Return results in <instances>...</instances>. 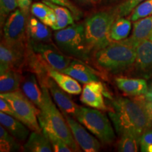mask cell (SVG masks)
<instances>
[{
  "label": "cell",
  "mask_w": 152,
  "mask_h": 152,
  "mask_svg": "<svg viewBox=\"0 0 152 152\" xmlns=\"http://www.w3.org/2000/svg\"><path fill=\"white\" fill-rule=\"evenodd\" d=\"M109 116L118 135L130 132L141 137L152 127L145 108L140 99L118 97L112 100Z\"/></svg>",
  "instance_id": "cell-1"
},
{
  "label": "cell",
  "mask_w": 152,
  "mask_h": 152,
  "mask_svg": "<svg viewBox=\"0 0 152 152\" xmlns=\"http://www.w3.org/2000/svg\"><path fill=\"white\" fill-rule=\"evenodd\" d=\"M43 91V102L39 108L38 121L42 130L50 131L60 138L71 148L73 151H79L78 144L75 142L71 128L66 120L60 113L52 102L49 89L46 85H41Z\"/></svg>",
  "instance_id": "cell-2"
},
{
  "label": "cell",
  "mask_w": 152,
  "mask_h": 152,
  "mask_svg": "<svg viewBox=\"0 0 152 152\" xmlns=\"http://www.w3.org/2000/svg\"><path fill=\"white\" fill-rule=\"evenodd\" d=\"M96 64L104 71L116 74L130 69L136 59V47L121 41H113L95 52Z\"/></svg>",
  "instance_id": "cell-3"
},
{
  "label": "cell",
  "mask_w": 152,
  "mask_h": 152,
  "mask_svg": "<svg viewBox=\"0 0 152 152\" xmlns=\"http://www.w3.org/2000/svg\"><path fill=\"white\" fill-rule=\"evenodd\" d=\"M118 18L115 11H102L89 17L85 23V34L90 52H97L112 42L111 30Z\"/></svg>",
  "instance_id": "cell-4"
},
{
  "label": "cell",
  "mask_w": 152,
  "mask_h": 152,
  "mask_svg": "<svg viewBox=\"0 0 152 152\" xmlns=\"http://www.w3.org/2000/svg\"><path fill=\"white\" fill-rule=\"evenodd\" d=\"M54 38L57 47L65 54L83 61L89 59L90 52L85 39L84 24H72L56 30Z\"/></svg>",
  "instance_id": "cell-5"
},
{
  "label": "cell",
  "mask_w": 152,
  "mask_h": 152,
  "mask_svg": "<svg viewBox=\"0 0 152 152\" xmlns=\"http://www.w3.org/2000/svg\"><path fill=\"white\" fill-rule=\"evenodd\" d=\"M75 118L102 143L110 144L115 140V133L110 121L99 109L80 106Z\"/></svg>",
  "instance_id": "cell-6"
},
{
  "label": "cell",
  "mask_w": 152,
  "mask_h": 152,
  "mask_svg": "<svg viewBox=\"0 0 152 152\" xmlns=\"http://www.w3.org/2000/svg\"><path fill=\"white\" fill-rule=\"evenodd\" d=\"M0 97L5 99L12 106L16 118L21 121L30 130L35 132H42L38 121V115L40 109L27 97L23 92H14L0 94Z\"/></svg>",
  "instance_id": "cell-7"
},
{
  "label": "cell",
  "mask_w": 152,
  "mask_h": 152,
  "mask_svg": "<svg viewBox=\"0 0 152 152\" xmlns=\"http://www.w3.org/2000/svg\"><path fill=\"white\" fill-rule=\"evenodd\" d=\"M27 16L21 9H16L4 24V41L10 47L24 48L27 35Z\"/></svg>",
  "instance_id": "cell-8"
},
{
  "label": "cell",
  "mask_w": 152,
  "mask_h": 152,
  "mask_svg": "<svg viewBox=\"0 0 152 152\" xmlns=\"http://www.w3.org/2000/svg\"><path fill=\"white\" fill-rule=\"evenodd\" d=\"M30 48L49 67L61 72L73 61L72 57L63 53L52 43L35 42L30 40Z\"/></svg>",
  "instance_id": "cell-9"
},
{
  "label": "cell",
  "mask_w": 152,
  "mask_h": 152,
  "mask_svg": "<svg viewBox=\"0 0 152 152\" xmlns=\"http://www.w3.org/2000/svg\"><path fill=\"white\" fill-rule=\"evenodd\" d=\"M75 142L85 152H96L100 150V142L85 130L81 123L76 121L72 116L64 115Z\"/></svg>",
  "instance_id": "cell-10"
},
{
  "label": "cell",
  "mask_w": 152,
  "mask_h": 152,
  "mask_svg": "<svg viewBox=\"0 0 152 152\" xmlns=\"http://www.w3.org/2000/svg\"><path fill=\"white\" fill-rule=\"evenodd\" d=\"M104 96L109 97L105 92L103 84L99 81H94L85 84L83 87L80 101L85 105L94 109L106 111L107 106L104 102Z\"/></svg>",
  "instance_id": "cell-11"
},
{
  "label": "cell",
  "mask_w": 152,
  "mask_h": 152,
  "mask_svg": "<svg viewBox=\"0 0 152 152\" xmlns=\"http://www.w3.org/2000/svg\"><path fill=\"white\" fill-rule=\"evenodd\" d=\"M45 85L49 89L55 103L64 115L75 118L80 106L72 100L71 96L68 95L69 94L63 90L50 76L47 80Z\"/></svg>",
  "instance_id": "cell-12"
},
{
  "label": "cell",
  "mask_w": 152,
  "mask_h": 152,
  "mask_svg": "<svg viewBox=\"0 0 152 152\" xmlns=\"http://www.w3.org/2000/svg\"><path fill=\"white\" fill-rule=\"evenodd\" d=\"M134 71L139 75L148 78L152 75V41H142L136 47Z\"/></svg>",
  "instance_id": "cell-13"
},
{
  "label": "cell",
  "mask_w": 152,
  "mask_h": 152,
  "mask_svg": "<svg viewBox=\"0 0 152 152\" xmlns=\"http://www.w3.org/2000/svg\"><path fill=\"white\" fill-rule=\"evenodd\" d=\"M24 61V48L10 47L4 42L0 46V73L20 68Z\"/></svg>",
  "instance_id": "cell-14"
},
{
  "label": "cell",
  "mask_w": 152,
  "mask_h": 152,
  "mask_svg": "<svg viewBox=\"0 0 152 152\" xmlns=\"http://www.w3.org/2000/svg\"><path fill=\"white\" fill-rule=\"evenodd\" d=\"M152 35V15L134 21L132 33L130 37L123 39V42L131 46H137L144 39H150Z\"/></svg>",
  "instance_id": "cell-15"
},
{
  "label": "cell",
  "mask_w": 152,
  "mask_h": 152,
  "mask_svg": "<svg viewBox=\"0 0 152 152\" xmlns=\"http://www.w3.org/2000/svg\"><path fill=\"white\" fill-rule=\"evenodd\" d=\"M115 81L119 90L128 96H143L147 94L149 88L147 82L142 78L118 77L115 79Z\"/></svg>",
  "instance_id": "cell-16"
},
{
  "label": "cell",
  "mask_w": 152,
  "mask_h": 152,
  "mask_svg": "<svg viewBox=\"0 0 152 152\" xmlns=\"http://www.w3.org/2000/svg\"><path fill=\"white\" fill-rule=\"evenodd\" d=\"M61 72L69 75L76 80L83 84H87L94 81H99L97 75L92 68L75 60H73L70 66Z\"/></svg>",
  "instance_id": "cell-17"
},
{
  "label": "cell",
  "mask_w": 152,
  "mask_h": 152,
  "mask_svg": "<svg viewBox=\"0 0 152 152\" xmlns=\"http://www.w3.org/2000/svg\"><path fill=\"white\" fill-rule=\"evenodd\" d=\"M0 123L18 141L25 142L29 135V128L16 118L1 112Z\"/></svg>",
  "instance_id": "cell-18"
},
{
  "label": "cell",
  "mask_w": 152,
  "mask_h": 152,
  "mask_svg": "<svg viewBox=\"0 0 152 152\" xmlns=\"http://www.w3.org/2000/svg\"><path fill=\"white\" fill-rule=\"evenodd\" d=\"M48 27L35 17H30L28 20L27 35L35 42L51 43L52 33Z\"/></svg>",
  "instance_id": "cell-19"
},
{
  "label": "cell",
  "mask_w": 152,
  "mask_h": 152,
  "mask_svg": "<svg viewBox=\"0 0 152 152\" xmlns=\"http://www.w3.org/2000/svg\"><path fill=\"white\" fill-rule=\"evenodd\" d=\"M49 75L57 83L63 90L69 94H79L82 91L81 85L73 77L49 67Z\"/></svg>",
  "instance_id": "cell-20"
},
{
  "label": "cell",
  "mask_w": 152,
  "mask_h": 152,
  "mask_svg": "<svg viewBox=\"0 0 152 152\" xmlns=\"http://www.w3.org/2000/svg\"><path fill=\"white\" fill-rule=\"evenodd\" d=\"M22 90L27 97L39 109L42 104L44 94L42 87L39 86L35 75L30 74L23 79Z\"/></svg>",
  "instance_id": "cell-21"
},
{
  "label": "cell",
  "mask_w": 152,
  "mask_h": 152,
  "mask_svg": "<svg viewBox=\"0 0 152 152\" xmlns=\"http://www.w3.org/2000/svg\"><path fill=\"white\" fill-rule=\"evenodd\" d=\"M23 151L28 152H52L53 149L48 138L42 132L33 131L23 146Z\"/></svg>",
  "instance_id": "cell-22"
},
{
  "label": "cell",
  "mask_w": 152,
  "mask_h": 152,
  "mask_svg": "<svg viewBox=\"0 0 152 152\" xmlns=\"http://www.w3.org/2000/svg\"><path fill=\"white\" fill-rule=\"evenodd\" d=\"M23 80L22 75L16 70H9L0 73V92L8 93L18 90Z\"/></svg>",
  "instance_id": "cell-23"
},
{
  "label": "cell",
  "mask_w": 152,
  "mask_h": 152,
  "mask_svg": "<svg viewBox=\"0 0 152 152\" xmlns=\"http://www.w3.org/2000/svg\"><path fill=\"white\" fill-rule=\"evenodd\" d=\"M43 2L50 7L54 10L56 16V21L52 28L54 30H58L68 27L69 25L73 24L74 16L71 11L63 6L57 5L48 1L43 0Z\"/></svg>",
  "instance_id": "cell-24"
},
{
  "label": "cell",
  "mask_w": 152,
  "mask_h": 152,
  "mask_svg": "<svg viewBox=\"0 0 152 152\" xmlns=\"http://www.w3.org/2000/svg\"><path fill=\"white\" fill-rule=\"evenodd\" d=\"M30 11L36 18L51 28L56 21V16L54 10L43 1L33 4Z\"/></svg>",
  "instance_id": "cell-25"
},
{
  "label": "cell",
  "mask_w": 152,
  "mask_h": 152,
  "mask_svg": "<svg viewBox=\"0 0 152 152\" xmlns=\"http://www.w3.org/2000/svg\"><path fill=\"white\" fill-rule=\"evenodd\" d=\"M131 21L123 17H118L114 21L111 30V38L113 41H121L126 39L130 33Z\"/></svg>",
  "instance_id": "cell-26"
},
{
  "label": "cell",
  "mask_w": 152,
  "mask_h": 152,
  "mask_svg": "<svg viewBox=\"0 0 152 152\" xmlns=\"http://www.w3.org/2000/svg\"><path fill=\"white\" fill-rule=\"evenodd\" d=\"M120 136L118 142V151L121 152L138 151L140 137L130 132H125Z\"/></svg>",
  "instance_id": "cell-27"
},
{
  "label": "cell",
  "mask_w": 152,
  "mask_h": 152,
  "mask_svg": "<svg viewBox=\"0 0 152 152\" xmlns=\"http://www.w3.org/2000/svg\"><path fill=\"white\" fill-rule=\"evenodd\" d=\"M16 139L11 135L3 125L0 127V151L1 152L16 151L20 149Z\"/></svg>",
  "instance_id": "cell-28"
},
{
  "label": "cell",
  "mask_w": 152,
  "mask_h": 152,
  "mask_svg": "<svg viewBox=\"0 0 152 152\" xmlns=\"http://www.w3.org/2000/svg\"><path fill=\"white\" fill-rule=\"evenodd\" d=\"M42 132L45 134V135L48 138V140L50 142L53 151L55 152H70L73 151V150L61 138L58 137L54 133L48 131L45 129H42Z\"/></svg>",
  "instance_id": "cell-29"
},
{
  "label": "cell",
  "mask_w": 152,
  "mask_h": 152,
  "mask_svg": "<svg viewBox=\"0 0 152 152\" xmlns=\"http://www.w3.org/2000/svg\"><path fill=\"white\" fill-rule=\"evenodd\" d=\"M152 15V0H145L140 4L134 10L130 16V20L136 21L140 19Z\"/></svg>",
  "instance_id": "cell-30"
},
{
  "label": "cell",
  "mask_w": 152,
  "mask_h": 152,
  "mask_svg": "<svg viewBox=\"0 0 152 152\" xmlns=\"http://www.w3.org/2000/svg\"><path fill=\"white\" fill-rule=\"evenodd\" d=\"M18 7L17 0H0V19L1 25L4 23L13 11Z\"/></svg>",
  "instance_id": "cell-31"
},
{
  "label": "cell",
  "mask_w": 152,
  "mask_h": 152,
  "mask_svg": "<svg viewBox=\"0 0 152 152\" xmlns=\"http://www.w3.org/2000/svg\"><path fill=\"white\" fill-rule=\"evenodd\" d=\"M145 0H126L124 2L121 4L115 9L118 17H124L128 16L132 12V11L137 6L143 2Z\"/></svg>",
  "instance_id": "cell-32"
},
{
  "label": "cell",
  "mask_w": 152,
  "mask_h": 152,
  "mask_svg": "<svg viewBox=\"0 0 152 152\" xmlns=\"http://www.w3.org/2000/svg\"><path fill=\"white\" fill-rule=\"evenodd\" d=\"M140 147L141 151L152 152V127L146 130L140 137Z\"/></svg>",
  "instance_id": "cell-33"
},
{
  "label": "cell",
  "mask_w": 152,
  "mask_h": 152,
  "mask_svg": "<svg viewBox=\"0 0 152 152\" xmlns=\"http://www.w3.org/2000/svg\"><path fill=\"white\" fill-rule=\"evenodd\" d=\"M45 1H48L49 2L55 4L63 6V7L68 8L71 11L74 18L76 20H79L83 16V13L81 12V11L76 6L74 5L70 0H45Z\"/></svg>",
  "instance_id": "cell-34"
},
{
  "label": "cell",
  "mask_w": 152,
  "mask_h": 152,
  "mask_svg": "<svg viewBox=\"0 0 152 152\" xmlns=\"http://www.w3.org/2000/svg\"><path fill=\"white\" fill-rule=\"evenodd\" d=\"M0 111L6 114H8L9 115L16 118L15 112L12 106L9 103V102H7L5 99L2 97H0Z\"/></svg>",
  "instance_id": "cell-35"
},
{
  "label": "cell",
  "mask_w": 152,
  "mask_h": 152,
  "mask_svg": "<svg viewBox=\"0 0 152 152\" xmlns=\"http://www.w3.org/2000/svg\"><path fill=\"white\" fill-rule=\"evenodd\" d=\"M138 97L140 98V99L141 100L142 104H143L144 108H145L146 111H147L149 118L152 123V100L146 99L143 96H140Z\"/></svg>",
  "instance_id": "cell-36"
},
{
  "label": "cell",
  "mask_w": 152,
  "mask_h": 152,
  "mask_svg": "<svg viewBox=\"0 0 152 152\" xmlns=\"http://www.w3.org/2000/svg\"><path fill=\"white\" fill-rule=\"evenodd\" d=\"M18 3V7L20 9L26 13V14H28L30 9L31 8V0H17Z\"/></svg>",
  "instance_id": "cell-37"
},
{
  "label": "cell",
  "mask_w": 152,
  "mask_h": 152,
  "mask_svg": "<svg viewBox=\"0 0 152 152\" xmlns=\"http://www.w3.org/2000/svg\"><path fill=\"white\" fill-rule=\"evenodd\" d=\"M148 85H149V88H148L147 94L145 95H143V96L146 99L152 100V80Z\"/></svg>",
  "instance_id": "cell-38"
},
{
  "label": "cell",
  "mask_w": 152,
  "mask_h": 152,
  "mask_svg": "<svg viewBox=\"0 0 152 152\" xmlns=\"http://www.w3.org/2000/svg\"><path fill=\"white\" fill-rule=\"evenodd\" d=\"M80 2L85 3V4H94L96 2L97 0H78Z\"/></svg>",
  "instance_id": "cell-39"
},
{
  "label": "cell",
  "mask_w": 152,
  "mask_h": 152,
  "mask_svg": "<svg viewBox=\"0 0 152 152\" xmlns=\"http://www.w3.org/2000/svg\"><path fill=\"white\" fill-rule=\"evenodd\" d=\"M107 1H115V0H107Z\"/></svg>",
  "instance_id": "cell-40"
},
{
  "label": "cell",
  "mask_w": 152,
  "mask_h": 152,
  "mask_svg": "<svg viewBox=\"0 0 152 152\" xmlns=\"http://www.w3.org/2000/svg\"><path fill=\"white\" fill-rule=\"evenodd\" d=\"M150 39H151V40L152 41V35L151 36V37H150Z\"/></svg>",
  "instance_id": "cell-41"
}]
</instances>
